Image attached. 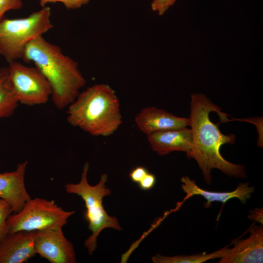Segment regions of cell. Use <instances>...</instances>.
<instances>
[{
	"label": "cell",
	"instance_id": "6da1fadb",
	"mask_svg": "<svg viewBox=\"0 0 263 263\" xmlns=\"http://www.w3.org/2000/svg\"><path fill=\"white\" fill-rule=\"evenodd\" d=\"M189 126L192 135V146L187 156L194 159L202 170L206 183H211V171L216 169L235 178L246 177L245 167L225 160L220 152L221 147L233 144L235 135H225L209 118L211 112L218 113L221 108L212 103L205 95L194 93L191 95Z\"/></svg>",
	"mask_w": 263,
	"mask_h": 263
},
{
	"label": "cell",
	"instance_id": "7a4b0ae2",
	"mask_svg": "<svg viewBox=\"0 0 263 263\" xmlns=\"http://www.w3.org/2000/svg\"><path fill=\"white\" fill-rule=\"evenodd\" d=\"M21 59L26 63H34L46 77L51 87L52 102L58 110L71 104L86 83L77 62L42 36L26 45Z\"/></svg>",
	"mask_w": 263,
	"mask_h": 263
},
{
	"label": "cell",
	"instance_id": "3957f363",
	"mask_svg": "<svg viewBox=\"0 0 263 263\" xmlns=\"http://www.w3.org/2000/svg\"><path fill=\"white\" fill-rule=\"evenodd\" d=\"M67 108L69 124L93 136H110L122 122L119 100L107 84L87 88Z\"/></svg>",
	"mask_w": 263,
	"mask_h": 263
},
{
	"label": "cell",
	"instance_id": "277c9868",
	"mask_svg": "<svg viewBox=\"0 0 263 263\" xmlns=\"http://www.w3.org/2000/svg\"><path fill=\"white\" fill-rule=\"evenodd\" d=\"M89 164L86 162L83 166L81 179L77 184L69 183L65 186L66 191L80 196L85 203L84 216L88 224V228L91 235L84 241V246L90 255L93 254L97 246V239L105 228H111L118 231L122 229L118 219L108 215L103 206V199L111 195V190L106 188L108 176L101 174L99 182L95 186L90 185L87 180Z\"/></svg>",
	"mask_w": 263,
	"mask_h": 263
},
{
	"label": "cell",
	"instance_id": "5b68a950",
	"mask_svg": "<svg viewBox=\"0 0 263 263\" xmlns=\"http://www.w3.org/2000/svg\"><path fill=\"white\" fill-rule=\"evenodd\" d=\"M49 6L27 17L0 20V55L9 63L21 59L26 45L53 27Z\"/></svg>",
	"mask_w": 263,
	"mask_h": 263
},
{
	"label": "cell",
	"instance_id": "8992f818",
	"mask_svg": "<svg viewBox=\"0 0 263 263\" xmlns=\"http://www.w3.org/2000/svg\"><path fill=\"white\" fill-rule=\"evenodd\" d=\"M75 211H66L53 200L30 199L21 209L10 214L7 220L8 233L19 231H40L62 228Z\"/></svg>",
	"mask_w": 263,
	"mask_h": 263
},
{
	"label": "cell",
	"instance_id": "52a82bcc",
	"mask_svg": "<svg viewBox=\"0 0 263 263\" xmlns=\"http://www.w3.org/2000/svg\"><path fill=\"white\" fill-rule=\"evenodd\" d=\"M9 77L19 103L27 106L46 103L51 96L50 83L35 66L17 61L9 63Z\"/></svg>",
	"mask_w": 263,
	"mask_h": 263
},
{
	"label": "cell",
	"instance_id": "ba28073f",
	"mask_svg": "<svg viewBox=\"0 0 263 263\" xmlns=\"http://www.w3.org/2000/svg\"><path fill=\"white\" fill-rule=\"evenodd\" d=\"M36 254L51 263H75L73 244L64 236L62 228L38 231L35 242Z\"/></svg>",
	"mask_w": 263,
	"mask_h": 263
},
{
	"label": "cell",
	"instance_id": "9c48e42d",
	"mask_svg": "<svg viewBox=\"0 0 263 263\" xmlns=\"http://www.w3.org/2000/svg\"><path fill=\"white\" fill-rule=\"evenodd\" d=\"M249 236L237 240L228 248L219 263H259L263 261V226L253 225L249 230Z\"/></svg>",
	"mask_w": 263,
	"mask_h": 263
},
{
	"label": "cell",
	"instance_id": "30bf717a",
	"mask_svg": "<svg viewBox=\"0 0 263 263\" xmlns=\"http://www.w3.org/2000/svg\"><path fill=\"white\" fill-rule=\"evenodd\" d=\"M38 231L8 233L0 244V263H24L35 256Z\"/></svg>",
	"mask_w": 263,
	"mask_h": 263
},
{
	"label": "cell",
	"instance_id": "8fae6325",
	"mask_svg": "<svg viewBox=\"0 0 263 263\" xmlns=\"http://www.w3.org/2000/svg\"><path fill=\"white\" fill-rule=\"evenodd\" d=\"M27 165L26 161L18 164L14 171L0 173V198L11 205L14 213L20 211L31 199L24 183Z\"/></svg>",
	"mask_w": 263,
	"mask_h": 263
},
{
	"label": "cell",
	"instance_id": "7c38bea8",
	"mask_svg": "<svg viewBox=\"0 0 263 263\" xmlns=\"http://www.w3.org/2000/svg\"><path fill=\"white\" fill-rule=\"evenodd\" d=\"M138 128L147 136L153 133L189 126L188 118L174 115L155 107L143 109L135 116Z\"/></svg>",
	"mask_w": 263,
	"mask_h": 263
},
{
	"label": "cell",
	"instance_id": "4fadbf2b",
	"mask_svg": "<svg viewBox=\"0 0 263 263\" xmlns=\"http://www.w3.org/2000/svg\"><path fill=\"white\" fill-rule=\"evenodd\" d=\"M152 149L160 156L173 151L188 152L192 146V135L187 127L165 130L147 136Z\"/></svg>",
	"mask_w": 263,
	"mask_h": 263
},
{
	"label": "cell",
	"instance_id": "5bb4252c",
	"mask_svg": "<svg viewBox=\"0 0 263 263\" xmlns=\"http://www.w3.org/2000/svg\"><path fill=\"white\" fill-rule=\"evenodd\" d=\"M181 188L186 196L183 201L186 200L194 195H200L203 197L207 202L205 205L206 207L211 206L213 202H220L225 204L229 200L232 198L238 199L241 203L244 204L249 199L254 191V188L249 186L248 182L241 183L236 188L230 192H215L210 191L200 188L188 176H184L181 178Z\"/></svg>",
	"mask_w": 263,
	"mask_h": 263
},
{
	"label": "cell",
	"instance_id": "9a60e30c",
	"mask_svg": "<svg viewBox=\"0 0 263 263\" xmlns=\"http://www.w3.org/2000/svg\"><path fill=\"white\" fill-rule=\"evenodd\" d=\"M19 102L11 84L8 67L0 68V119L10 117Z\"/></svg>",
	"mask_w": 263,
	"mask_h": 263
},
{
	"label": "cell",
	"instance_id": "2e32d148",
	"mask_svg": "<svg viewBox=\"0 0 263 263\" xmlns=\"http://www.w3.org/2000/svg\"><path fill=\"white\" fill-rule=\"evenodd\" d=\"M228 246L210 253H202L190 255L168 257L157 254L151 258L154 263H203L207 261L221 258L227 252Z\"/></svg>",
	"mask_w": 263,
	"mask_h": 263
},
{
	"label": "cell",
	"instance_id": "e0dca14e",
	"mask_svg": "<svg viewBox=\"0 0 263 263\" xmlns=\"http://www.w3.org/2000/svg\"><path fill=\"white\" fill-rule=\"evenodd\" d=\"M12 212L11 205L5 200L0 198V244L8 234L7 220Z\"/></svg>",
	"mask_w": 263,
	"mask_h": 263
},
{
	"label": "cell",
	"instance_id": "ac0fdd59",
	"mask_svg": "<svg viewBox=\"0 0 263 263\" xmlns=\"http://www.w3.org/2000/svg\"><path fill=\"white\" fill-rule=\"evenodd\" d=\"M91 0H39V4L43 7L48 3L61 2L67 9H77L87 4Z\"/></svg>",
	"mask_w": 263,
	"mask_h": 263
},
{
	"label": "cell",
	"instance_id": "d6986e66",
	"mask_svg": "<svg viewBox=\"0 0 263 263\" xmlns=\"http://www.w3.org/2000/svg\"><path fill=\"white\" fill-rule=\"evenodd\" d=\"M23 7L21 0H0V20L4 14L10 10H17Z\"/></svg>",
	"mask_w": 263,
	"mask_h": 263
},
{
	"label": "cell",
	"instance_id": "ffe728a7",
	"mask_svg": "<svg viewBox=\"0 0 263 263\" xmlns=\"http://www.w3.org/2000/svg\"><path fill=\"white\" fill-rule=\"evenodd\" d=\"M176 1V0H152L150 5L151 8L159 15L162 16Z\"/></svg>",
	"mask_w": 263,
	"mask_h": 263
},
{
	"label": "cell",
	"instance_id": "44dd1931",
	"mask_svg": "<svg viewBox=\"0 0 263 263\" xmlns=\"http://www.w3.org/2000/svg\"><path fill=\"white\" fill-rule=\"evenodd\" d=\"M149 171L142 166H137L132 169L129 176L132 181L138 184Z\"/></svg>",
	"mask_w": 263,
	"mask_h": 263
},
{
	"label": "cell",
	"instance_id": "7402d4cb",
	"mask_svg": "<svg viewBox=\"0 0 263 263\" xmlns=\"http://www.w3.org/2000/svg\"><path fill=\"white\" fill-rule=\"evenodd\" d=\"M155 183V175L149 172L137 185L141 190H149L154 187Z\"/></svg>",
	"mask_w": 263,
	"mask_h": 263
},
{
	"label": "cell",
	"instance_id": "603a6c76",
	"mask_svg": "<svg viewBox=\"0 0 263 263\" xmlns=\"http://www.w3.org/2000/svg\"><path fill=\"white\" fill-rule=\"evenodd\" d=\"M249 219L259 222L263 224V209L256 208L251 210L248 215Z\"/></svg>",
	"mask_w": 263,
	"mask_h": 263
}]
</instances>
